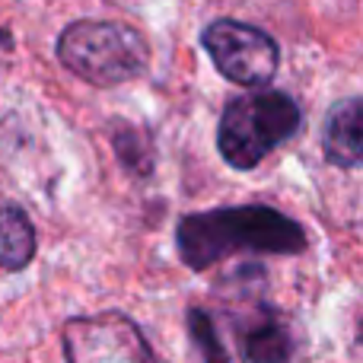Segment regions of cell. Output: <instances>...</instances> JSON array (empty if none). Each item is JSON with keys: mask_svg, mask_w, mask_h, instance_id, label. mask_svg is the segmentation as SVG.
Here are the masks:
<instances>
[{"mask_svg": "<svg viewBox=\"0 0 363 363\" xmlns=\"http://www.w3.org/2000/svg\"><path fill=\"white\" fill-rule=\"evenodd\" d=\"M179 255L191 271H207L236 252L296 255L306 249V230L287 213L262 204L188 213L176 230Z\"/></svg>", "mask_w": 363, "mask_h": 363, "instance_id": "6da1fadb", "label": "cell"}, {"mask_svg": "<svg viewBox=\"0 0 363 363\" xmlns=\"http://www.w3.org/2000/svg\"><path fill=\"white\" fill-rule=\"evenodd\" d=\"M57 61L93 86L138 80L150 64V45L138 29L112 19H80L57 38Z\"/></svg>", "mask_w": 363, "mask_h": 363, "instance_id": "7a4b0ae2", "label": "cell"}, {"mask_svg": "<svg viewBox=\"0 0 363 363\" xmlns=\"http://www.w3.org/2000/svg\"><path fill=\"white\" fill-rule=\"evenodd\" d=\"M300 106L287 93L258 86L226 106L217 131L220 157L236 169H255L300 131Z\"/></svg>", "mask_w": 363, "mask_h": 363, "instance_id": "3957f363", "label": "cell"}, {"mask_svg": "<svg viewBox=\"0 0 363 363\" xmlns=\"http://www.w3.org/2000/svg\"><path fill=\"white\" fill-rule=\"evenodd\" d=\"M201 42H204L211 61L217 64V70L230 83L258 89L274 80L281 51L268 32L239 23V19H217L204 29Z\"/></svg>", "mask_w": 363, "mask_h": 363, "instance_id": "277c9868", "label": "cell"}, {"mask_svg": "<svg viewBox=\"0 0 363 363\" xmlns=\"http://www.w3.org/2000/svg\"><path fill=\"white\" fill-rule=\"evenodd\" d=\"M61 345L67 363H157L144 332L125 313L67 319Z\"/></svg>", "mask_w": 363, "mask_h": 363, "instance_id": "5b68a950", "label": "cell"}, {"mask_svg": "<svg viewBox=\"0 0 363 363\" xmlns=\"http://www.w3.org/2000/svg\"><path fill=\"white\" fill-rule=\"evenodd\" d=\"M239 341L245 363H290L296 354L290 322L271 306L255 309V315L239 328Z\"/></svg>", "mask_w": 363, "mask_h": 363, "instance_id": "8992f818", "label": "cell"}, {"mask_svg": "<svg viewBox=\"0 0 363 363\" xmlns=\"http://www.w3.org/2000/svg\"><path fill=\"white\" fill-rule=\"evenodd\" d=\"M322 147H325V157L332 166H341V169H357L360 166V99L357 96H351V99L338 102L332 108Z\"/></svg>", "mask_w": 363, "mask_h": 363, "instance_id": "52a82bcc", "label": "cell"}, {"mask_svg": "<svg viewBox=\"0 0 363 363\" xmlns=\"http://www.w3.org/2000/svg\"><path fill=\"white\" fill-rule=\"evenodd\" d=\"M35 258V226L19 207H0V268L23 271Z\"/></svg>", "mask_w": 363, "mask_h": 363, "instance_id": "ba28073f", "label": "cell"}, {"mask_svg": "<svg viewBox=\"0 0 363 363\" xmlns=\"http://www.w3.org/2000/svg\"><path fill=\"white\" fill-rule=\"evenodd\" d=\"M188 335H191V341L198 345L201 363H233L226 347L220 345L217 325H213V319L204 309H191V313H188Z\"/></svg>", "mask_w": 363, "mask_h": 363, "instance_id": "9c48e42d", "label": "cell"}]
</instances>
